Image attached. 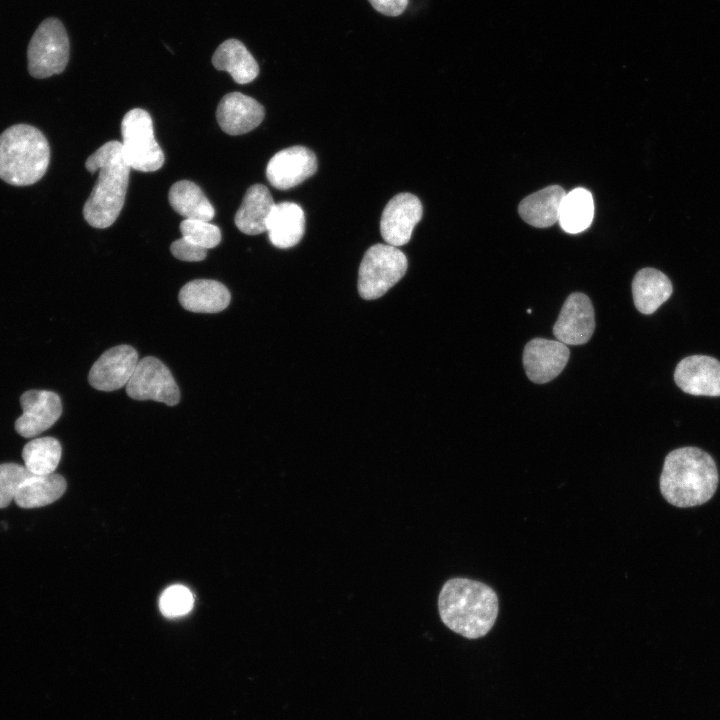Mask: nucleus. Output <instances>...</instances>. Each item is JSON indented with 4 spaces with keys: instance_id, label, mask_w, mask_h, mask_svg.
I'll return each mask as SVG.
<instances>
[{
    "instance_id": "obj_20",
    "label": "nucleus",
    "mask_w": 720,
    "mask_h": 720,
    "mask_svg": "<svg viewBox=\"0 0 720 720\" xmlns=\"http://www.w3.org/2000/svg\"><path fill=\"white\" fill-rule=\"evenodd\" d=\"M566 191L559 185L547 186L525 197L518 206L520 217L536 228L550 227L558 222Z\"/></svg>"
},
{
    "instance_id": "obj_5",
    "label": "nucleus",
    "mask_w": 720,
    "mask_h": 720,
    "mask_svg": "<svg viewBox=\"0 0 720 720\" xmlns=\"http://www.w3.org/2000/svg\"><path fill=\"white\" fill-rule=\"evenodd\" d=\"M122 154L130 168L141 172L160 169L165 161L154 137L150 114L141 108L128 111L121 122Z\"/></svg>"
},
{
    "instance_id": "obj_17",
    "label": "nucleus",
    "mask_w": 720,
    "mask_h": 720,
    "mask_svg": "<svg viewBox=\"0 0 720 720\" xmlns=\"http://www.w3.org/2000/svg\"><path fill=\"white\" fill-rule=\"evenodd\" d=\"M266 228L269 240L275 247L291 248L304 235V211L294 202L277 203L267 219Z\"/></svg>"
},
{
    "instance_id": "obj_30",
    "label": "nucleus",
    "mask_w": 720,
    "mask_h": 720,
    "mask_svg": "<svg viewBox=\"0 0 720 720\" xmlns=\"http://www.w3.org/2000/svg\"><path fill=\"white\" fill-rule=\"evenodd\" d=\"M173 256L182 261L198 262L206 258L207 249L202 248L181 237L170 246Z\"/></svg>"
},
{
    "instance_id": "obj_3",
    "label": "nucleus",
    "mask_w": 720,
    "mask_h": 720,
    "mask_svg": "<svg viewBox=\"0 0 720 720\" xmlns=\"http://www.w3.org/2000/svg\"><path fill=\"white\" fill-rule=\"evenodd\" d=\"M86 169L99 171L94 188L83 207L86 222L94 228H107L119 216L127 193L130 166L122 154L119 141H109L91 154Z\"/></svg>"
},
{
    "instance_id": "obj_12",
    "label": "nucleus",
    "mask_w": 720,
    "mask_h": 720,
    "mask_svg": "<svg viewBox=\"0 0 720 720\" xmlns=\"http://www.w3.org/2000/svg\"><path fill=\"white\" fill-rule=\"evenodd\" d=\"M317 171L315 154L304 146H292L277 152L268 162L266 177L279 190L297 186Z\"/></svg>"
},
{
    "instance_id": "obj_18",
    "label": "nucleus",
    "mask_w": 720,
    "mask_h": 720,
    "mask_svg": "<svg viewBox=\"0 0 720 720\" xmlns=\"http://www.w3.org/2000/svg\"><path fill=\"white\" fill-rule=\"evenodd\" d=\"M181 306L195 313H218L226 309L231 295L219 281L196 279L186 283L178 296Z\"/></svg>"
},
{
    "instance_id": "obj_24",
    "label": "nucleus",
    "mask_w": 720,
    "mask_h": 720,
    "mask_svg": "<svg viewBox=\"0 0 720 720\" xmlns=\"http://www.w3.org/2000/svg\"><path fill=\"white\" fill-rule=\"evenodd\" d=\"M168 200L184 219L210 221L215 215L214 207L201 188L189 180L174 183L169 190Z\"/></svg>"
},
{
    "instance_id": "obj_10",
    "label": "nucleus",
    "mask_w": 720,
    "mask_h": 720,
    "mask_svg": "<svg viewBox=\"0 0 720 720\" xmlns=\"http://www.w3.org/2000/svg\"><path fill=\"white\" fill-rule=\"evenodd\" d=\"M595 329L594 309L589 297L583 293L570 294L553 326V334L566 345L588 342Z\"/></svg>"
},
{
    "instance_id": "obj_22",
    "label": "nucleus",
    "mask_w": 720,
    "mask_h": 720,
    "mask_svg": "<svg viewBox=\"0 0 720 720\" xmlns=\"http://www.w3.org/2000/svg\"><path fill=\"white\" fill-rule=\"evenodd\" d=\"M213 66L228 72L238 84L252 82L259 74V66L246 46L237 39L221 43L212 56Z\"/></svg>"
},
{
    "instance_id": "obj_4",
    "label": "nucleus",
    "mask_w": 720,
    "mask_h": 720,
    "mask_svg": "<svg viewBox=\"0 0 720 720\" xmlns=\"http://www.w3.org/2000/svg\"><path fill=\"white\" fill-rule=\"evenodd\" d=\"M50 162L46 137L28 124H16L0 135V179L14 186L39 181Z\"/></svg>"
},
{
    "instance_id": "obj_19",
    "label": "nucleus",
    "mask_w": 720,
    "mask_h": 720,
    "mask_svg": "<svg viewBox=\"0 0 720 720\" xmlns=\"http://www.w3.org/2000/svg\"><path fill=\"white\" fill-rule=\"evenodd\" d=\"M275 204L266 186L262 184L250 186L235 214V225L248 235L266 232V222Z\"/></svg>"
},
{
    "instance_id": "obj_25",
    "label": "nucleus",
    "mask_w": 720,
    "mask_h": 720,
    "mask_svg": "<svg viewBox=\"0 0 720 720\" xmlns=\"http://www.w3.org/2000/svg\"><path fill=\"white\" fill-rule=\"evenodd\" d=\"M594 217V201L590 191L578 187L566 192L559 211L558 222L567 233L586 230Z\"/></svg>"
},
{
    "instance_id": "obj_16",
    "label": "nucleus",
    "mask_w": 720,
    "mask_h": 720,
    "mask_svg": "<svg viewBox=\"0 0 720 720\" xmlns=\"http://www.w3.org/2000/svg\"><path fill=\"white\" fill-rule=\"evenodd\" d=\"M264 107L254 98L240 92L228 93L220 100L216 119L229 135H241L255 129L263 120Z\"/></svg>"
},
{
    "instance_id": "obj_31",
    "label": "nucleus",
    "mask_w": 720,
    "mask_h": 720,
    "mask_svg": "<svg viewBox=\"0 0 720 720\" xmlns=\"http://www.w3.org/2000/svg\"><path fill=\"white\" fill-rule=\"evenodd\" d=\"M373 8L387 16H399L407 7L408 0H368Z\"/></svg>"
},
{
    "instance_id": "obj_23",
    "label": "nucleus",
    "mask_w": 720,
    "mask_h": 720,
    "mask_svg": "<svg viewBox=\"0 0 720 720\" xmlns=\"http://www.w3.org/2000/svg\"><path fill=\"white\" fill-rule=\"evenodd\" d=\"M65 490L66 481L61 475H35L29 472L21 482L14 501L24 509L43 507L58 500Z\"/></svg>"
},
{
    "instance_id": "obj_9",
    "label": "nucleus",
    "mask_w": 720,
    "mask_h": 720,
    "mask_svg": "<svg viewBox=\"0 0 720 720\" xmlns=\"http://www.w3.org/2000/svg\"><path fill=\"white\" fill-rule=\"evenodd\" d=\"M139 359L130 345H118L106 350L92 365L88 380L100 391H114L127 385Z\"/></svg>"
},
{
    "instance_id": "obj_26",
    "label": "nucleus",
    "mask_w": 720,
    "mask_h": 720,
    "mask_svg": "<svg viewBox=\"0 0 720 720\" xmlns=\"http://www.w3.org/2000/svg\"><path fill=\"white\" fill-rule=\"evenodd\" d=\"M61 455V444L53 437L33 439L22 450L24 467L35 475L54 473L60 462Z\"/></svg>"
},
{
    "instance_id": "obj_27",
    "label": "nucleus",
    "mask_w": 720,
    "mask_h": 720,
    "mask_svg": "<svg viewBox=\"0 0 720 720\" xmlns=\"http://www.w3.org/2000/svg\"><path fill=\"white\" fill-rule=\"evenodd\" d=\"M180 231L183 238L207 250L216 247L221 241L220 229L209 221L184 219Z\"/></svg>"
},
{
    "instance_id": "obj_15",
    "label": "nucleus",
    "mask_w": 720,
    "mask_h": 720,
    "mask_svg": "<svg viewBox=\"0 0 720 720\" xmlns=\"http://www.w3.org/2000/svg\"><path fill=\"white\" fill-rule=\"evenodd\" d=\"M674 380L688 394L720 396V362L707 355L688 356L677 364Z\"/></svg>"
},
{
    "instance_id": "obj_11",
    "label": "nucleus",
    "mask_w": 720,
    "mask_h": 720,
    "mask_svg": "<svg viewBox=\"0 0 720 720\" xmlns=\"http://www.w3.org/2000/svg\"><path fill=\"white\" fill-rule=\"evenodd\" d=\"M22 415L15 422L16 432L32 438L49 429L62 414L60 397L47 390H28L20 397Z\"/></svg>"
},
{
    "instance_id": "obj_8",
    "label": "nucleus",
    "mask_w": 720,
    "mask_h": 720,
    "mask_svg": "<svg viewBox=\"0 0 720 720\" xmlns=\"http://www.w3.org/2000/svg\"><path fill=\"white\" fill-rule=\"evenodd\" d=\"M126 393L135 400H153L168 406H174L180 400V390L170 370L153 356L138 361L126 385Z\"/></svg>"
},
{
    "instance_id": "obj_6",
    "label": "nucleus",
    "mask_w": 720,
    "mask_h": 720,
    "mask_svg": "<svg viewBox=\"0 0 720 720\" xmlns=\"http://www.w3.org/2000/svg\"><path fill=\"white\" fill-rule=\"evenodd\" d=\"M407 265V258L399 248L389 244L371 246L359 267V295L366 300L381 297L404 276Z\"/></svg>"
},
{
    "instance_id": "obj_21",
    "label": "nucleus",
    "mask_w": 720,
    "mask_h": 720,
    "mask_svg": "<svg viewBox=\"0 0 720 720\" xmlns=\"http://www.w3.org/2000/svg\"><path fill=\"white\" fill-rule=\"evenodd\" d=\"M673 292L670 279L654 268L639 270L632 281V295L637 310L643 314H652Z\"/></svg>"
},
{
    "instance_id": "obj_2",
    "label": "nucleus",
    "mask_w": 720,
    "mask_h": 720,
    "mask_svg": "<svg viewBox=\"0 0 720 720\" xmlns=\"http://www.w3.org/2000/svg\"><path fill=\"white\" fill-rule=\"evenodd\" d=\"M438 611L450 630L464 638L477 639L492 629L498 615V597L480 581L451 578L440 590Z\"/></svg>"
},
{
    "instance_id": "obj_28",
    "label": "nucleus",
    "mask_w": 720,
    "mask_h": 720,
    "mask_svg": "<svg viewBox=\"0 0 720 720\" xmlns=\"http://www.w3.org/2000/svg\"><path fill=\"white\" fill-rule=\"evenodd\" d=\"M191 591L182 585L167 588L160 597V610L166 617H178L187 614L193 607Z\"/></svg>"
},
{
    "instance_id": "obj_13",
    "label": "nucleus",
    "mask_w": 720,
    "mask_h": 720,
    "mask_svg": "<svg viewBox=\"0 0 720 720\" xmlns=\"http://www.w3.org/2000/svg\"><path fill=\"white\" fill-rule=\"evenodd\" d=\"M423 207L420 200L411 193L394 196L385 206L380 231L387 244L399 247L409 242L413 229L421 220Z\"/></svg>"
},
{
    "instance_id": "obj_1",
    "label": "nucleus",
    "mask_w": 720,
    "mask_h": 720,
    "mask_svg": "<svg viewBox=\"0 0 720 720\" xmlns=\"http://www.w3.org/2000/svg\"><path fill=\"white\" fill-rule=\"evenodd\" d=\"M718 485L717 465L704 450L686 446L665 457L659 489L670 505L681 509L704 505L713 498Z\"/></svg>"
},
{
    "instance_id": "obj_14",
    "label": "nucleus",
    "mask_w": 720,
    "mask_h": 720,
    "mask_svg": "<svg viewBox=\"0 0 720 720\" xmlns=\"http://www.w3.org/2000/svg\"><path fill=\"white\" fill-rule=\"evenodd\" d=\"M570 356L568 346L558 340L534 338L523 351V365L527 377L543 384L556 378L566 366Z\"/></svg>"
},
{
    "instance_id": "obj_7",
    "label": "nucleus",
    "mask_w": 720,
    "mask_h": 720,
    "mask_svg": "<svg viewBox=\"0 0 720 720\" xmlns=\"http://www.w3.org/2000/svg\"><path fill=\"white\" fill-rule=\"evenodd\" d=\"M70 44L66 30L57 18L45 19L36 29L27 49L28 71L43 79L60 74L66 68Z\"/></svg>"
},
{
    "instance_id": "obj_29",
    "label": "nucleus",
    "mask_w": 720,
    "mask_h": 720,
    "mask_svg": "<svg viewBox=\"0 0 720 720\" xmlns=\"http://www.w3.org/2000/svg\"><path fill=\"white\" fill-rule=\"evenodd\" d=\"M29 474L24 465L16 463L0 464V509L7 507L16 495V492Z\"/></svg>"
}]
</instances>
